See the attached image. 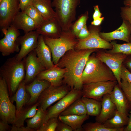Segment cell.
Segmentation results:
<instances>
[{
  "label": "cell",
  "mask_w": 131,
  "mask_h": 131,
  "mask_svg": "<svg viewBox=\"0 0 131 131\" xmlns=\"http://www.w3.org/2000/svg\"><path fill=\"white\" fill-rule=\"evenodd\" d=\"M99 49H74L67 51L60 58L57 65L66 69L63 84L67 86L70 90L74 89L82 90V75L88 59L91 54Z\"/></svg>",
  "instance_id": "1"
},
{
  "label": "cell",
  "mask_w": 131,
  "mask_h": 131,
  "mask_svg": "<svg viewBox=\"0 0 131 131\" xmlns=\"http://www.w3.org/2000/svg\"><path fill=\"white\" fill-rule=\"evenodd\" d=\"M25 57L21 60L15 56L7 59L0 69V77L5 80L10 96L17 90L25 76Z\"/></svg>",
  "instance_id": "2"
},
{
  "label": "cell",
  "mask_w": 131,
  "mask_h": 131,
  "mask_svg": "<svg viewBox=\"0 0 131 131\" xmlns=\"http://www.w3.org/2000/svg\"><path fill=\"white\" fill-rule=\"evenodd\" d=\"M82 79L83 84L116 80L110 69L93 53L88 59L82 74Z\"/></svg>",
  "instance_id": "3"
},
{
  "label": "cell",
  "mask_w": 131,
  "mask_h": 131,
  "mask_svg": "<svg viewBox=\"0 0 131 131\" xmlns=\"http://www.w3.org/2000/svg\"><path fill=\"white\" fill-rule=\"evenodd\" d=\"M44 39L51 50L52 61L55 65L58 64L61 57L67 51L74 49L78 42L76 37L70 30L63 31L60 36L58 38L44 36Z\"/></svg>",
  "instance_id": "4"
},
{
  "label": "cell",
  "mask_w": 131,
  "mask_h": 131,
  "mask_svg": "<svg viewBox=\"0 0 131 131\" xmlns=\"http://www.w3.org/2000/svg\"><path fill=\"white\" fill-rule=\"evenodd\" d=\"M80 0H53L56 18L63 31L70 30L76 19V9Z\"/></svg>",
  "instance_id": "5"
},
{
  "label": "cell",
  "mask_w": 131,
  "mask_h": 131,
  "mask_svg": "<svg viewBox=\"0 0 131 131\" xmlns=\"http://www.w3.org/2000/svg\"><path fill=\"white\" fill-rule=\"evenodd\" d=\"M4 79L0 78V116L1 120L13 124L16 120V110L9 97Z\"/></svg>",
  "instance_id": "6"
},
{
  "label": "cell",
  "mask_w": 131,
  "mask_h": 131,
  "mask_svg": "<svg viewBox=\"0 0 131 131\" xmlns=\"http://www.w3.org/2000/svg\"><path fill=\"white\" fill-rule=\"evenodd\" d=\"M98 26L91 25L89 27L90 34L86 38L78 39L74 49L77 50L85 49H111L112 46L110 43L102 38L99 33L100 28Z\"/></svg>",
  "instance_id": "7"
},
{
  "label": "cell",
  "mask_w": 131,
  "mask_h": 131,
  "mask_svg": "<svg viewBox=\"0 0 131 131\" xmlns=\"http://www.w3.org/2000/svg\"><path fill=\"white\" fill-rule=\"evenodd\" d=\"M117 84L116 80L83 84L82 90V97L101 101L103 96L110 94Z\"/></svg>",
  "instance_id": "8"
},
{
  "label": "cell",
  "mask_w": 131,
  "mask_h": 131,
  "mask_svg": "<svg viewBox=\"0 0 131 131\" xmlns=\"http://www.w3.org/2000/svg\"><path fill=\"white\" fill-rule=\"evenodd\" d=\"M70 90V88L63 84L57 86L50 85L46 89L39 97L37 101L39 104V107L46 111L52 104L62 98Z\"/></svg>",
  "instance_id": "9"
},
{
  "label": "cell",
  "mask_w": 131,
  "mask_h": 131,
  "mask_svg": "<svg viewBox=\"0 0 131 131\" xmlns=\"http://www.w3.org/2000/svg\"><path fill=\"white\" fill-rule=\"evenodd\" d=\"M99 50L95 54L96 56L105 63L112 72L120 87L121 67L128 55L122 53L111 54Z\"/></svg>",
  "instance_id": "10"
},
{
  "label": "cell",
  "mask_w": 131,
  "mask_h": 131,
  "mask_svg": "<svg viewBox=\"0 0 131 131\" xmlns=\"http://www.w3.org/2000/svg\"><path fill=\"white\" fill-rule=\"evenodd\" d=\"M82 97V91L73 89L58 102L47 110L43 124L49 118L58 117L61 113Z\"/></svg>",
  "instance_id": "11"
},
{
  "label": "cell",
  "mask_w": 131,
  "mask_h": 131,
  "mask_svg": "<svg viewBox=\"0 0 131 131\" xmlns=\"http://www.w3.org/2000/svg\"><path fill=\"white\" fill-rule=\"evenodd\" d=\"M20 9L18 0H2L0 3V27L1 30L9 26Z\"/></svg>",
  "instance_id": "12"
},
{
  "label": "cell",
  "mask_w": 131,
  "mask_h": 131,
  "mask_svg": "<svg viewBox=\"0 0 131 131\" xmlns=\"http://www.w3.org/2000/svg\"><path fill=\"white\" fill-rule=\"evenodd\" d=\"M40 35L36 31H32L25 33L17 39L16 41L21 46L18 53L15 56L17 60H21L35 49Z\"/></svg>",
  "instance_id": "13"
},
{
  "label": "cell",
  "mask_w": 131,
  "mask_h": 131,
  "mask_svg": "<svg viewBox=\"0 0 131 131\" xmlns=\"http://www.w3.org/2000/svg\"><path fill=\"white\" fill-rule=\"evenodd\" d=\"M26 84L33 80L41 72L46 69L40 62L34 50L31 51L25 57Z\"/></svg>",
  "instance_id": "14"
},
{
  "label": "cell",
  "mask_w": 131,
  "mask_h": 131,
  "mask_svg": "<svg viewBox=\"0 0 131 131\" xmlns=\"http://www.w3.org/2000/svg\"><path fill=\"white\" fill-rule=\"evenodd\" d=\"M131 33V25L127 21L123 20L120 26L116 30L110 32H100V37L109 42L115 40L123 41L130 42Z\"/></svg>",
  "instance_id": "15"
},
{
  "label": "cell",
  "mask_w": 131,
  "mask_h": 131,
  "mask_svg": "<svg viewBox=\"0 0 131 131\" xmlns=\"http://www.w3.org/2000/svg\"><path fill=\"white\" fill-rule=\"evenodd\" d=\"M66 71V68H60L55 65L52 68L41 72L36 77L48 81L51 85L58 86L63 84V80Z\"/></svg>",
  "instance_id": "16"
},
{
  "label": "cell",
  "mask_w": 131,
  "mask_h": 131,
  "mask_svg": "<svg viewBox=\"0 0 131 131\" xmlns=\"http://www.w3.org/2000/svg\"><path fill=\"white\" fill-rule=\"evenodd\" d=\"M34 50L38 58L46 69L55 66V65L51 59V50L45 43L43 35H39Z\"/></svg>",
  "instance_id": "17"
},
{
  "label": "cell",
  "mask_w": 131,
  "mask_h": 131,
  "mask_svg": "<svg viewBox=\"0 0 131 131\" xmlns=\"http://www.w3.org/2000/svg\"><path fill=\"white\" fill-rule=\"evenodd\" d=\"M110 96L117 110L128 116L131 110V106L118 84L115 85Z\"/></svg>",
  "instance_id": "18"
},
{
  "label": "cell",
  "mask_w": 131,
  "mask_h": 131,
  "mask_svg": "<svg viewBox=\"0 0 131 131\" xmlns=\"http://www.w3.org/2000/svg\"><path fill=\"white\" fill-rule=\"evenodd\" d=\"M50 85V83L48 81L36 77L31 83L25 85L26 90L30 95V99L27 105L30 106L36 103L42 92Z\"/></svg>",
  "instance_id": "19"
},
{
  "label": "cell",
  "mask_w": 131,
  "mask_h": 131,
  "mask_svg": "<svg viewBox=\"0 0 131 131\" xmlns=\"http://www.w3.org/2000/svg\"><path fill=\"white\" fill-rule=\"evenodd\" d=\"M36 30L40 35L51 38L59 37L63 31L56 18L45 21Z\"/></svg>",
  "instance_id": "20"
},
{
  "label": "cell",
  "mask_w": 131,
  "mask_h": 131,
  "mask_svg": "<svg viewBox=\"0 0 131 131\" xmlns=\"http://www.w3.org/2000/svg\"><path fill=\"white\" fill-rule=\"evenodd\" d=\"M12 24L18 29L25 33L36 30L38 26L35 23L24 11L19 12L14 18Z\"/></svg>",
  "instance_id": "21"
},
{
  "label": "cell",
  "mask_w": 131,
  "mask_h": 131,
  "mask_svg": "<svg viewBox=\"0 0 131 131\" xmlns=\"http://www.w3.org/2000/svg\"><path fill=\"white\" fill-rule=\"evenodd\" d=\"M116 107L111 99L110 94L104 95L101 101V108L99 115L96 117V121L103 123L112 118L116 110Z\"/></svg>",
  "instance_id": "22"
},
{
  "label": "cell",
  "mask_w": 131,
  "mask_h": 131,
  "mask_svg": "<svg viewBox=\"0 0 131 131\" xmlns=\"http://www.w3.org/2000/svg\"><path fill=\"white\" fill-rule=\"evenodd\" d=\"M25 85L24 79L20 83L16 91L10 99L12 103L15 101L16 103V118L19 116L23 106L27 104L30 99V97L25 89Z\"/></svg>",
  "instance_id": "23"
},
{
  "label": "cell",
  "mask_w": 131,
  "mask_h": 131,
  "mask_svg": "<svg viewBox=\"0 0 131 131\" xmlns=\"http://www.w3.org/2000/svg\"><path fill=\"white\" fill-rule=\"evenodd\" d=\"M32 4L38 10L45 21L56 17L50 0H33Z\"/></svg>",
  "instance_id": "24"
},
{
  "label": "cell",
  "mask_w": 131,
  "mask_h": 131,
  "mask_svg": "<svg viewBox=\"0 0 131 131\" xmlns=\"http://www.w3.org/2000/svg\"><path fill=\"white\" fill-rule=\"evenodd\" d=\"M89 118L87 115L60 116L58 119L70 126L74 131H84L82 125L84 122Z\"/></svg>",
  "instance_id": "25"
},
{
  "label": "cell",
  "mask_w": 131,
  "mask_h": 131,
  "mask_svg": "<svg viewBox=\"0 0 131 131\" xmlns=\"http://www.w3.org/2000/svg\"><path fill=\"white\" fill-rule=\"evenodd\" d=\"M128 116L117 110L114 116L103 123L106 127L111 129H118L125 127L127 125Z\"/></svg>",
  "instance_id": "26"
},
{
  "label": "cell",
  "mask_w": 131,
  "mask_h": 131,
  "mask_svg": "<svg viewBox=\"0 0 131 131\" xmlns=\"http://www.w3.org/2000/svg\"><path fill=\"white\" fill-rule=\"evenodd\" d=\"M39 106V104L37 102L23 109L13 125L18 127L24 126V121L26 119L31 118L36 114L38 109L37 107Z\"/></svg>",
  "instance_id": "27"
},
{
  "label": "cell",
  "mask_w": 131,
  "mask_h": 131,
  "mask_svg": "<svg viewBox=\"0 0 131 131\" xmlns=\"http://www.w3.org/2000/svg\"><path fill=\"white\" fill-rule=\"evenodd\" d=\"M81 98L74 102L61 112L59 115H87V111L85 106Z\"/></svg>",
  "instance_id": "28"
},
{
  "label": "cell",
  "mask_w": 131,
  "mask_h": 131,
  "mask_svg": "<svg viewBox=\"0 0 131 131\" xmlns=\"http://www.w3.org/2000/svg\"><path fill=\"white\" fill-rule=\"evenodd\" d=\"M81 99L85 106L87 115L96 117L99 115L101 108V101L83 97Z\"/></svg>",
  "instance_id": "29"
},
{
  "label": "cell",
  "mask_w": 131,
  "mask_h": 131,
  "mask_svg": "<svg viewBox=\"0 0 131 131\" xmlns=\"http://www.w3.org/2000/svg\"><path fill=\"white\" fill-rule=\"evenodd\" d=\"M19 45L16 41L12 42L4 37L0 40V51L3 56H7L15 52H19Z\"/></svg>",
  "instance_id": "30"
},
{
  "label": "cell",
  "mask_w": 131,
  "mask_h": 131,
  "mask_svg": "<svg viewBox=\"0 0 131 131\" xmlns=\"http://www.w3.org/2000/svg\"><path fill=\"white\" fill-rule=\"evenodd\" d=\"M46 112V111H44L39 107L36 114L32 118L26 120L27 126L36 131L43 124Z\"/></svg>",
  "instance_id": "31"
},
{
  "label": "cell",
  "mask_w": 131,
  "mask_h": 131,
  "mask_svg": "<svg viewBox=\"0 0 131 131\" xmlns=\"http://www.w3.org/2000/svg\"><path fill=\"white\" fill-rule=\"evenodd\" d=\"M125 127L118 129L108 128L103 123L96 121L95 123L88 122L82 125L84 131H123Z\"/></svg>",
  "instance_id": "32"
},
{
  "label": "cell",
  "mask_w": 131,
  "mask_h": 131,
  "mask_svg": "<svg viewBox=\"0 0 131 131\" xmlns=\"http://www.w3.org/2000/svg\"><path fill=\"white\" fill-rule=\"evenodd\" d=\"M110 43L112 46V48L105 51L106 52L111 54L122 53L127 55L131 54V43L121 44L112 41Z\"/></svg>",
  "instance_id": "33"
},
{
  "label": "cell",
  "mask_w": 131,
  "mask_h": 131,
  "mask_svg": "<svg viewBox=\"0 0 131 131\" xmlns=\"http://www.w3.org/2000/svg\"><path fill=\"white\" fill-rule=\"evenodd\" d=\"M22 11L26 13L35 23L38 27L45 21L39 12L32 4L27 7Z\"/></svg>",
  "instance_id": "34"
},
{
  "label": "cell",
  "mask_w": 131,
  "mask_h": 131,
  "mask_svg": "<svg viewBox=\"0 0 131 131\" xmlns=\"http://www.w3.org/2000/svg\"><path fill=\"white\" fill-rule=\"evenodd\" d=\"M88 12L86 11L72 24L70 30L76 37L81 30L86 25L88 18Z\"/></svg>",
  "instance_id": "35"
},
{
  "label": "cell",
  "mask_w": 131,
  "mask_h": 131,
  "mask_svg": "<svg viewBox=\"0 0 131 131\" xmlns=\"http://www.w3.org/2000/svg\"><path fill=\"white\" fill-rule=\"evenodd\" d=\"M1 30L4 37L13 42L16 41L20 34L19 30L12 24L7 28Z\"/></svg>",
  "instance_id": "36"
},
{
  "label": "cell",
  "mask_w": 131,
  "mask_h": 131,
  "mask_svg": "<svg viewBox=\"0 0 131 131\" xmlns=\"http://www.w3.org/2000/svg\"><path fill=\"white\" fill-rule=\"evenodd\" d=\"M58 120V117L50 118L36 131H55Z\"/></svg>",
  "instance_id": "37"
},
{
  "label": "cell",
  "mask_w": 131,
  "mask_h": 131,
  "mask_svg": "<svg viewBox=\"0 0 131 131\" xmlns=\"http://www.w3.org/2000/svg\"><path fill=\"white\" fill-rule=\"evenodd\" d=\"M120 87L131 106V83L127 81L121 80Z\"/></svg>",
  "instance_id": "38"
},
{
  "label": "cell",
  "mask_w": 131,
  "mask_h": 131,
  "mask_svg": "<svg viewBox=\"0 0 131 131\" xmlns=\"http://www.w3.org/2000/svg\"><path fill=\"white\" fill-rule=\"evenodd\" d=\"M121 9L120 14L122 18L131 25V6L122 7Z\"/></svg>",
  "instance_id": "39"
},
{
  "label": "cell",
  "mask_w": 131,
  "mask_h": 131,
  "mask_svg": "<svg viewBox=\"0 0 131 131\" xmlns=\"http://www.w3.org/2000/svg\"><path fill=\"white\" fill-rule=\"evenodd\" d=\"M121 80L127 81L131 83V73L122 64L121 69Z\"/></svg>",
  "instance_id": "40"
},
{
  "label": "cell",
  "mask_w": 131,
  "mask_h": 131,
  "mask_svg": "<svg viewBox=\"0 0 131 131\" xmlns=\"http://www.w3.org/2000/svg\"><path fill=\"white\" fill-rule=\"evenodd\" d=\"M56 131H73L72 128L69 126L58 119Z\"/></svg>",
  "instance_id": "41"
},
{
  "label": "cell",
  "mask_w": 131,
  "mask_h": 131,
  "mask_svg": "<svg viewBox=\"0 0 131 131\" xmlns=\"http://www.w3.org/2000/svg\"><path fill=\"white\" fill-rule=\"evenodd\" d=\"M90 32L85 25L81 30L77 37V39H82L88 37L90 34Z\"/></svg>",
  "instance_id": "42"
},
{
  "label": "cell",
  "mask_w": 131,
  "mask_h": 131,
  "mask_svg": "<svg viewBox=\"0 0 131 131\" xmlns=\"http://www.w3.org/2000/svg\"><path fill=\"white\" fill-rule=\"evenodd\" d=\"M20 9L23 11L27 7L32 4L33 0H18Z\"/></svg>",
  "instance_id": "43"
},
{
  "label": "cell",
  "mask_w": 131,
  "mask_h": 131,
  "mask_svg": "<svg viewBox=\"0 0 131 131\" xmlns=\"http://www.w3.org/2000/svg\"><path fill=\"white\" fill-rule=\"evenodd\" d=\"M34 129H32L28 126L24 127V126L19 127L13 125L11 131H35Z\"/></svg>",
  "instance_id": "44"
},
{
  "label": "cell",
  "mask_w": 131,
  "mask_h": 131,
  "mask_svg": "<svg viewBox=\"0 0 131 131\" xmlns=\"http://www.w3.org/2000/svg\"><path fill=\"white\" fill-rule=\"evenodd\" d=\"M123 64L131 73V54L128 55L123 61Z\"/></svg>",
  "instance_id": "45"
},
{
  "label": "cell",
  "mask_w": 131,
  "mask_h": 131,
  "mask_svg": "<svg viewBox=\"0 0 131 131\" xmlns=\"http://www.w3.org/2000/svg\"><path fill=\"white\" fill-rule=\"evenodd\" d=\"M8 123L1 120L0 121V131H11V128L8 125Z\"/></svg>",
  "instance_id": "46"
},
{
  "label": "cell",
  "mask_w": 131,
  "mask_h": 131,
  "mask_svg": "<svg viewBox=\"0 0 131 131\" xmlns=\"http://www.w3.org/2000/svg\"><path fill=\"white\" fill-rule=\"evenodd\" d=\"M94 11L93 15V20L101 17L102 14L100 11L98 6L96 5L94 6Z\"/></svg>",
  "instance_id": "47"
},
{
  "label": "cell",
  "mask_w": 131,
  "mask_h": 131,
  "mask_svg": "<svg viewBox=\"0 0 131 131\" xmlns=\"http://www.w3.org/2000/svg\"><path fill=\"white\" fill-rule=\"evenodd\" d=\"M104 18L103 17H101L93 20L91 22V25L95 26H98L101 24Z\"/></svg>",
  "instance_id": "48"
},
{
  "label": "cell",
  "mask_w": 131,
  "mask_h": 131,
  "mask_svg": "<svg viewBox=\"0 0 131 131\" xmlns=\"http://www.w3.org/2000/svg\"><path fill=\"white\" fill-rule=\"evenodd\" d=\"M128 116V123L126 127L124 128V131H131V111L129 114Z\"/></svg>",
  "instance_id": "49"
},
{
  "label": "cell",
  "mask_w": 131,
  "mask_h": 131,
  "mask_svg": "<svg viewBox=\"0 0 131 131\" xmlns=\"http://www.w3.org/2000/svg\"><path fill=\"white\" fill-rule=\"evenodd\" d=\"M124 4L125 6H131V0L124 1Z\"/></svg>",
  "instance_id": "50"
},
{
  "label": "cell",
  "mask_w": 131,
  "mask_h": 131,
  "mask_svg": "<svg viewBox=\"0 0 131 131\" xmlns=\"http://www.w3.org/2000/svg\"><path fill=\"white\" fill-rule=\"evenodd\" d=\"M130 42L131 43V36H130Z\"/></svg>",
  "instance_id": "51"
},
{
  "label": "cell",
  "mask_w": 131,
  "mask_h": 131,
  "mask_svg": "<svg viewBox=\"0 0 131 131\" xmlns=\"http://www.w3.org/2000/svg\"><path fill=\"white\" fill-rule=\"evenodd\" d=\"M2 0H0V3L1 2Z\"/></svg>",
  "instance_id": "52"
},
{
  "label": "cell",
  "mask_w": 131,
  "mask_h": 131,
  "mask_svg": "<svg viewBox=\"0 0 131 131\" xmlns=\"http://www.w3.org/2000/svg\"></svg>",
  "instance_id": "53"
}]
</instances>
